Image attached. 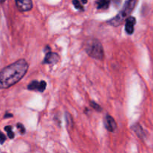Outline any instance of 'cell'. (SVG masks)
<instances>
[{
  "instance_id": "6da1fadb",
  "label": "cell",
  "mask_w": 153,
  "mask_h": 153,
  "mask_svg": "<svg viewBox=\"0 0 153 153\" xmlns=\"http://www.w3.org/2000/svg\"><path fill=\"white\" fill-rule=\"evenodd\" d=\"M28 70V64L24 59L4 67L0 72V89H6L13 86L23 78Z\"/></svg>"
},
{
  "instance_id": "7a4b0ae2",
  "label": "cell",
  "mask_w": 153,
  "mask_h": 153,
  "mask_svg": "<svg viewBox=\"0 0 153 153\" xmlns=\"http://www.w3.org/2000/svg\"><path fill=\"white\" fill-rule=\"evenodd\" d=\"M136 1L137 0H128L123 8L120 10L119 13L115 17L110 19L107 23L110 25H112V26H118L121 24H122L124 21H125L126 19L128 16H130V14L133 11L135 5H136Z\"/></svg>"
},
{
  "instance_id": "3957f363",
  "label": "cell",
  "mask_w": 153,
  "mask_h": 153,
  "mask_svg": "<svg viewBox=\"0 0 153 153\" xmlns=\"http://www.w3.org/2000/svg\"><path fill=\"white\" fill-rule=\"evenodd\" d=\"M84 48L86 53L91 58L97 60H103L104 57L103 46L98 39L90 38L86 40Z\"/></svg>"
},
{
  "instance_id": "277c9868",
  "label": "cell",
  "mask_w": 153,
  "mask_h": 153,
  "mask_svg": "<svg viewBox=\"0 0 153 153\" xmlns=\"http://www.w3.org/2000/svg\"><path fill=\"white\" fill-rule=\"evenodd\" d=\"M15 3L20 11H28L33 7L32 0H15Z\"/></svg>"
},
{
  "instance_id": "5b68a950",
  "label": "cell",
  "mask_w": 153,
  "mask_h": 153,
  "mask_svg": "<svg viewBox=\"0 0 153 153\" xmlns=\"http://www.w3.org/2000/svg\"><path fill=\"white\" fill-rule=\"evenodd\" d=\"M46 82L45 81H40V82H38V81H33L29 85L27 86V88L29 91H39V92H44L46 89Z\"/></svg>"
},
{
  "instance_id": "8992f818",
  "label": "cell",
  "mask_w": 153,
  "mask_h": 153,
  "mask_svg": "<svg viewBox=\"0 0 153 153\" xmlns=\"http://www.w3.org/2000/svg\"><path fill=\"white\" fill-rule=\"evenodd\" d=\"M59 61V56L56 52H52L50 51L46 52L43 63L46 64H55Z\"/></svg>"
},
{
  "instance_id": "52a82bcc",
  "label": "cell",
  "mask_w": 153,
  "mask_h": 153,
  "mask_svg": "<svg viewBox=\"0 0 153 153\" xmlns=\"http://www.w3.org/2000/svg\"><path fill=\"white\" fill-rule=\"evenodd\" d=\"M104 126L105 128H106L108 131L110 132H113L116 130L117 125L116 123L115 120L110 116V115H106L104 119Z\"/></svg>"
},
{
  "instance_id": "ba28073f",
  "label": "cell",
  "mask_w": 153,
  "mask_h": 153,
  "mask_svg": "<svg viewBox=\"0 0 153 153\" xmlns=\"http://www.w3.org/2000/svg\"><path fill=\"white\" fill-rule=\"evenodd\" d=\"M136 19L134 16H128L125 20V31L128 34H132L134 30Z\"/></svg>"
},
{
  "instance_id": "9c48e42d",
  "label": "cell",
  "mask_w": 153,
  "mask_h": 153,
  "mask_svg": "<svg viewBox=\"0 0 153 153\" xmlns=\"http://www.w3.org/2000/svg\"><path fill=\"white\" fill-rule=\"evenodd\" d=\"M110 4V0H96L95 5L98 9L106 10Z\"/></svg>"
},
{
  "instance_id": "30bf717a",
  "label": "cell",
  "mask_w": 153,
  "mask_h": 153,
  "mask_svg": "<svg viewBox=\"0 0 153 153\" xmlns=\"http://www.w3.org/2000/svg\"><path fill=\"white\" fill-rule=\"evenodd\" d=\"M131 128L133 129V131H134L135 134L141 139H143L146 137V134L144 132L143 129H142V127L139 125V124H135L134 126L131 127Z\"/></svg>"
},
{
  "instance_id": "8fae6325",
  "label": "cell",
  "mask_w": 153,
  "mask_h": 153,
  "mask_svg": "<svg viewBox=\"0 0 153 153\" xmlns=\"http://www.w3.org/2000/svg\"><path fill=\"white\" fill-rule=\"evenodd\" d=\"M65 120H66V123H67V125L68 126H73V119H72L71 117V115L70 114H68V112H66L65 113Z\"/></svg>"
},
{
  "instance_id": "7c38bea8",
  "label": "cell",
  "mask_w": 153,
  "mask_h": 153,
  "mask_svg": "<svg viewBox=\"0 0 153 153\" xmlns=\"http://www.w3.org/2000/svg\"><path fill=\"white\" fill-rule=\"evenodd\" d=\"M4 130L7 131L8 136L9 138L13 139L14 137V133L12 131V127L10 126H8L4 127Z\"/></svg>"
},
{
  "instance_id": "4fadbf2b",
  "label": "cell",
  "mask_w": 153,
  "mask_h": 153,
  "mask_svg": "<svg viewBox=\"0 0 153 153\" xmlns=\"http://www.w3.org/2000/svg\"><path fill=\"white\" fill-rule=\"evenodd\" d=\"M73 4L74 5L75 8L78 9V10H83V7H82V4H80L79 0H73Z\"/></svg>"
},
{
  "instance_id": "5bb4252c",
  "label": "cell",
  "mask_w": 153,
  "mask_h": 153,
  "mask_svg": "<svg viewBox=\"0 0 153 153\" xmlns=\"http://www.w3.org/2000/svg\"><path fill=\"white\" fill-rule=\"evenodd\" d=\"M90 103H91L92 107L94 110L97 111H100L102 110L101 107H100L98 104H97L96 102H91Z\"/></svg>"
},
{
  "instance_id": "9a60e30c",
  "label": "cell",
  "mask_w": 153,
  "mask_h": 153,
  "mask_svg": "<svg viewBox=\"0 0 153 153\" xmlns=\"http://www.w3.org/2000/svg\"><path fill=\"white\" fill-rule=\"evenodd\" d=\"M16 127H17V128L19 129L20 134H24V133L26 132V128H25V127H24V126L22 125V124L17 123V124H16Z\"/></svg>"
},
{
  "instance_id": "2e32d148",
  "label": "cell",
  "mask_w": 153,
  "mask_h": 153,
  "mask_svg": "<svg viewBox=\"0 0 153 153\" xmlns=\"http://www.w3.org/2000/svg\"><path fill=\"white\" fill-rule=\"evenodd\" d=\"M5 140H6L5 135H4V134H3L1 131H0V143H1V144H3Z\"/></svg>"
},
{
  "instance_id": "e0dca14e",
  "label": "cell",
  "mask_w": 153,
  "mask_h": 153,
  "mask_svg": "<svg viewBox=\"0 0 153 153\" xmlns=\"http://www.w3.org/2000/svg\"><path fill=\"white\" fill-rule=\"evenodd\" d=\"M112 1H113V3L116 5H119L120 2H121V0H112Z\"/></svg>"
},
{
  "instance_id": "ac0fdd59",
  "label": "cell",
  "mask_w": 153,
  "mask_h": 153,
  "mask_svg": "<svg viewBox=\"0 0 153 153\" xmlns=\"http://www.w3.org/2000/svg\"><path fill=\"white\" fill-rule=\"evenodd\" d=\"M13 117V115L10 114H6L4 115V118H7V117Z\"/></svg>"
},
{
  "instance_id": "d6986e66",
  "label": "cell",
  "mask_w": 153,
  "mask_h": 153,
  "mask_svg": "<svg viewBox=\"0 0 153 153\" xmlns=\"http://www.w3.org/2000/svg\"><path fill=\"white\" fill-rule=\"evenodd\" d=\"M82 2L83 3V4H86V3L87 2V0H82Z\"/></svg>"
},
{
  "instance_id": "ffe728a7",
  "label": "cell",
  "mask_w": 153,
  "mask_h": 153,
  "mask_svg": "<svg viewBox=\"0 0 153 153\" xmlns=\"http://www.w3.org/2000/svg\"><path fill=\"white\" fill-rule=\"evenodd\" d=\"M4 1H5V0H0V2H1V3H2V2H4Z\"/></svg>"
}]
</instances>
